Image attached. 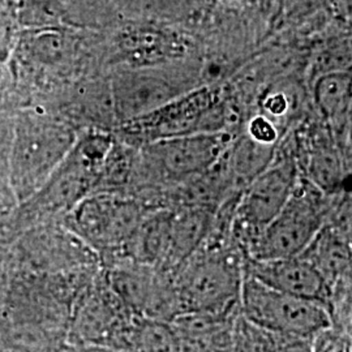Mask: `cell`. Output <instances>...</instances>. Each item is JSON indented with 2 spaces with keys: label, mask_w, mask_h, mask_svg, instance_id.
Masks as SVG:
<instances>
[{
  "label": "cell",
  "mask_w": 352,
  "mask_h": 352,
  "mask_svg": "<svg viewBox=\"0 0 352 352\" xmlns=\"http://www.w3.org/2000/svg\"><path fill=\"white\" fill-rule=\"evenodd\" d=\"M60 352H116L94 344H71L67 343Z\"/></svg>",
  "instance_id": "cell-25"
},
{
  "label": "cell",
  "mask_w": 352,
  "mask_h": 352,
  "mask_svg": "<svg viewBox=\"0 0 352 352\" xmlns=\"http://www.w3.org/2000/svg\"><path fill=\"white\" fill-rule=\"evenodd\" d=\"M0 352H30L19 349V347H12V346H6V344H0Z\"/></svg>",
  "instance_id": "cell-26"
},
{
  "label": "cell",
  "mask_w": 352,
  "mask_h": 352,
  "mask_svg": "<svg viewBox=\"0 0 352 352\" xmlns=\"http://www.w3.org/2000/svg\"><path fill=\"white\" fill-rule=\"evenodd\" d=\"M136 318L113 292L102 272L76 300L69 317L67 343L128 352Z\"/></svg>",
  "instance_id": "cell-4"
},
{
  "label": "cell",
  "mask_w": 352,
  "mask_h": 352,
  "mask_svg": "<svg viewBox=\"0 0 352 352\" xmlns=\"http://www.w3.org/2000/svg\"><path fill=\"white\" fill-rule=\"evenodd\" d=\"M316 106L331 126H340L352 103V72L331 71L320 76L314 88Z\"/></svg>",
  "instance_id": "cell-15"
},
{
  "label": "cell",
  "mask_w": 352,
  "mask_h": 352,
  "mask_svg": "<svg viewBox=\"0 0 352 352\" xmlns=\"http://www.w3.org/2000/svg\"><path fill=\"white\" fill-rule=\"evenodd\" d=\"M103 274L135 317L171 322L180 315L173 270L126 260L107 266Z\"/></svg>",
  "instance_id": "cell-6"
},
{
  "label": "cell",
  "mask_w": 352,
  "mask_h": 352,
  "mask_svg": "<svg viewBox=\"0 0 352 352\" xmlns=\"http://www.w3.org/2000/svg\"><path fill=\"white\" fill-rule=\"evenodd\" d=\"M277 336L256 327L240 315L230 352H274Z\"/></svg>",
  "instance_id": "cell-19"
},
{
  "label": "cell",
  "mask_w": 352,
  "mask_h": 352,
  "mask_svg": "<svg viewBox=\"0 0 352 352\" xmlns=\"http://www.w3.org/2000/svg\"><path fill=\"white\" fill-rule=\"evenodd\" d=\"M327 225L336 228L352 247V192L338 196Z\"/></svg>",
  "instance_id": "cell-21"
},
{
  "label": "cell",
  "mask_w": 352,
  "mask_h": 352,
  "mask_svg": "<svg viewBox=\"0 0 352 352\" xmlns=\"http://www.w3.org/2000/svg\"><path fill=\"white\" fill-rule=\"evenodd\" d=\"M299 179L298 164L289 158L270 164L248 183L232 218L234 239L244 254L287 204Z\"/></svg>",
  "instance_id": "cell-5"
},
{
  "label": "cell",
  "mask_w": 352,
  "mask_h": 352,
  "mask_svg": "<svg viewBox=\"0 0 352 352\" xmlns=\"http://www.w3.org/2000/svg\"><path fill=\"white\" fill-rule=\"evenodd\" d=\"M71 219L76 232L93 248L116 257L136 235L140 210L135 202L102 195L77 204Z\"/></svg>",
  "instance_id": "cell-7"
},
{
  "label": "cell",
  "mask_w": 352,
  "mask_h": 352,
  "mask_svg": "<svg viewBox=\"0 0 352 352\" xmlns=\"http://www.w3.org/2000/svg\"><path fill=\"white\" fill-rule=\"evenodd\" d=\"M180 315L240 311L245 254L223 236L202 243L173 270Z\"/></svg>",
  "instance_id": "cell-1"
},
{
  "label": "cell",
  "mask_w": 352,
  "mask_h": 352,
  "mask_svg": "<svg viewBox=\"0 0 352 352\" xmlns=\"http://www.w3.org/2000/svg\"><path fill=\"white\" fill-rule=\"evenodd\" d=\"M338 196H329L300 176L296 188L277 217L245 251L250 260L299 256L327 223Z\"/></svg>",
  "instance_id": "cell-2"
},
{
  "label": "cell",
  "mask_w": 352,
  "mask_h": 352,
  "mask_svg": "<svg viewBox=\"0 0 352 352\" xmlns=\"http://www.w3.org/2000/svg\"><path fill=\"white\" fill-rule=\"evenodd\" d=\"M32 142L29 151L21 155H29L30 162L20 171V188L23 195H28L47 177V174L63 158L71 142L69 133L59 126L38 124L33 126Z\"/></svg>",
  "instance_id": "cell-11"
},
{
  "label": "cell",
  "mask_w": 352,
  "mask_h": 352,
  "mask_svg": "<svg viewBox=\"0 0 352 352\" xmlns=\"http://www.w3.org/2000/svg\"><path fill=\"white\" fill-rule=\"evenodd\" d=\"M248 136L260 144L274 146L279 139V129L273 120L261 113L252 119L248 126Z\"/></svg>",
  "instance_id": "cell-23"
},
{
  "label": "cell",
  "mask_w": 352,
  "mask_h": 352,
  "mask_svg": "<svg viewBox=\"0 0 352 352\" xmlns=\"http://www.w3.org/2000/svg\"><path fill=\"white\" fill-rule=\"evenodd\" d=\"M116 352H118V351H116Z\"/></svg>",
  "instance_id": "cell-27"
},
{
  "label": "cell",
  "mask_w": 352,
  "mask_h": 352,
  "mask_svg": "<svg viewBox=\"0 0 352 352\" xmlns=\"http://www.w3.org/2000/svg\"><path fill=\"white\" fill-rule=\"evenodd\" d=\"M228 136L219 132H200L164 141L155 146L154 154L166 174L184 177L202 173L219 158Z\"/></svg>",
  "instance_id": "cell-9"
},
{
  "label": "cell",
  "mask_w": 352,
  "mask_h": 352,
  "mask_svg": "<svg viewBox=\"0 0 352 352\" xmlns=\"http://www.w3.org/2000/svg\"><path fill=\"white\" fill-rule=\"evenodd\" d=\"M128 352H182L171 322L136 318Z\"/></svg>",
  "instance_id": "cell-16"
},
{
  "label": "cell",
  "mask_w": 352,
  "mask_h": 352,
  "mask_svg": "<svg viewBox=\"0 0 352 352\" xmlns=\"http://www.w3.org/2000/svg\"><path fill=\"white\" fill-rule=\"evenodd\" d=\"M240 311L182 314L171 321L182 352H230Z\"/></svg>",
  "instance_id": "cell-10"
},
{
  "label": "cell",
  "mask_w": 352,
  "mask_h": 352,
  "mask_svg": "<svg viewBox=\"0 0 352 352\" xmlns=\"http://www.w3.org/2000/svg\"><path fill=\"white\" fill-rule=\"evenodd\" d=\"M300 256L327 279L330 289L352 265L351 245L327 223Z\"/></svg>",
  "instance_id": "cell-13"
},
{
  "label": "cell",
  "mask_w": 352,
  "mask_h": 352,
  "mask_svg": "<svg viewBox=\"0 0 352 352\" xmlns=\"http://www.w3.org/2000/svg\"><path fill=\"white\" fill-rule=\"evenodd\" d=\"M273 149L274 146L260 144L248 136L240 144L235 158V170L250 183L270 166V161L273 158Z\"/></svg>",
  "instance_id": "cell-18"
},
{
  "label": "cell",
  "mask_w": 352,
  "mask_h": 352,
  "mask_svg": "<svg viewBox=\"0 0 352 352\" xmlns=\"http://www.w3.org/2000/svg\"><path fill=\"white\" fill-rule=\"evenodd\" d=\"M263 109H264L265 116H267L274 123L279 119L286 118L292 110V101L289 93H286L282 89H272L265 96Z\"/></svg>",
  "instance_id": "cell-22"
},
{
  "label": "cell",
  "mask_w": 352,
  "mask_h": 352,
  "mask_svg": "<svg viewBox=\"0 0 352 352\" xmlns=\"http://www.w3.org/2000/svg\"><path fill=\"white\" fill-rule=\"evenodd\" d=\"M170 97L171 88L153 76L126 74L119 76L115 84L116 107L126 118L153 113Z\"/></svg>",
  "instance_id": "cell-12"
},
{
  "label": "cell",
  "mask_w": 352,
  "mask_h": 352,
  "mask_svg": "<svg viewBox=\"0 0 352 352\" xmlns=\"http://www.w3.org/2000/svg\"><path fill=\"white\" fill-rule=\"evenodd\" d=\"M240 315L269 333L305 340L331 325L322 304L269 287L248 273L241 286Z\"/></svg>",
  "instance_id": "cell-3"
},
{
  "label": "cell",
  "mask_w": 352,
  "mask_h": 352,
  "mask_svg": "<svg viewBox=\"0 0 352 352\" xmlns=\"http://www.w3.org/2000/svg\"><path fill=\"white\" fill-rule=\"evenodd\" d=\"M274 352H312L311 340L277 336Z\"/></svg>",
  "instance_id": "cell-24"
},
{
  "label": "cell",
  "mask_w": 352,
  "mask_h": 352,
  "mask_svg": "<svg viewBox=\"0 0 352 352\" xmlns=\"http://www.w3.org/2000/svg\"><path fill=\"white\" fill-rule=\"evenodd\" d=\"M122 46L128 59L138 64L161 63L177 54L175 42L158 32L128 33Z\"/></svg>",
  "instance_id": "cell-17"
},
{
  "label": "cell",
  "mask_w": 352,
  "mask_h": 352,
  "mask_svg": "<svg viewBox=\"0 0 352 352\" xmlns=\"http://www.w3.org/2000/svg\"><path fill=\"white\" fill-rule=\"evenodd\" d=\"M347 174L333 141L321 135L309 151L307 176L304 177L329 196H340Z\"/></svg>",
  "instance_id": "cell-14"
},
{
  "label": "cell",
  "mask_w": 352,
  "mask_h": 352,
  "mask_svg": "<svg viewBox=\"0 0 352 352\" xmlns=\"http://www.w3.org/2000/svg\"><path fill=\"white\" fill-rule=\"evenodd\" d=\"M311 349L312 352H352V340L344 330L329 325L311 338Z\"/></svg>",
  "instance_id": "cell-20"
},
{
  "label": "cell",
  "mask_w": 352,
  "mask_h": 352,
  "mask_svg": "<svg viewBox=\"0 0 352 352\" xmlns=\"http://www.w3.org/2000/svg\"><path fill=\"white\" fill-rule=\"evenodd\" d=\"M245 273L269 287L320 302L329 311L330 285L300 254L277 260L245 258Z\"/></svg>",
  "instance_id": "cell-8"
}]
</instances>
